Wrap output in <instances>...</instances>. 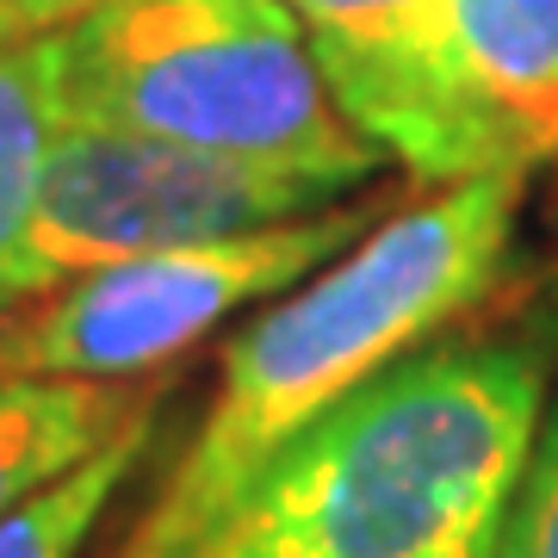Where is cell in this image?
Masks as SVG:
<instances>
[{
    "label": "cell",
    "mask_w": 558,
    "mask_h": 558,
    "mask_svg": "<svg viewBox=\"0 0 558 558\" xmlns=\"http://www.w3.org/2000/svg\"><path fill=\"white\" fill-rule=\"evenodd\" d=\"M521 193L527 168L435 186L260 311L223 348L218 391L119 558H180L304 422L465 317L509 267Z\"/></svg>",
    "instance_id": "2"
},
{
    "label": "cell",
    "mask_w": 558,
    "mask_h": 558,
    "mask_svg": "<svg viewBox=\"0 0 558 558\" xmlns=\"http://www.w3.org/2000/svg\"><path fill=\"white\" fill-rule=\"evenodd\" d=\"M57 119L304 168L360 193L385 168L336 106L286 0H100L44 32Z\"/></svg>",
    "instance_id": "3"
},
{
    "label": "cell",
    "mask_w": 558,
    "mask_h": 558,
    "mask_svg": "<svg viewBox=\"0 0 558 558\" xmlns=\"http://www.w3.org/2000/svg\"><path fill=\"white\" fill-rule=\"evenodd\" d=\"M497 558H558V403L539 416L527 472H521L515 502L502 515Z\"/></svg>",
    "instance_id": "11"
},
{
    "label": "cell",
    "mask_w": 558,
    "mask_h": 558,
    "mask_svg": "<svg viewBox=\"0 0 558 558\" xmlns=\"http://www.w3.org/2000/svg\"><path fill=\"white\" fill-rule=\"evenodd\" d=\"M156 440V403L137 422H124L100 453H87L75 472H62L57 484H44L38 497H25L20 509L0 515V558H81L106 509L119 502L131 472L143 465Z\"/></svg>",
    "instance_id": "10"
},
{
    "label": "cell",
    "mask_w": 558,
    "mask_h": 558,
    "mask_svg": "<svg viewBox=\"0 0 558 558\" xmlns=\"http://www.w3.org/2000/svg\"><path fill=\"white\" fill-rule=\"evenodd\" d=\"M13 20H25L32 32H50V25H69V20H81L87 7H100V0H0Z\"/></svg>",
    "instance_id": "12"
},
{
    "label": "cell",
    "mask_w": 558,
    "mask_h": 558,
    "mask_svg": "<svg viewBox=\"0 0 558 558\" xmlns=\"http://www.w3.org/2000/svg\"><path fill=\"white\" fill-rule=\"evenodd\" d=\"M447 38L502 161L558 156V0H447Z\"/></svg>",
    "instance_id": "7"
},
{
    "label": "cell",
    "mask_w": 558,
    "mask_h": 558,
    "mask_svg": "<svg viewBox=\"0 0 558 558\" xmlns=\"http://www.w3.org/2000/svg\"><path fill=\"white\" fill-rule=\"evenodd\" d=\"M360 230L366 205L341 199L292 223L69 274L0 317V379H143L223 317L329 267Z\"/></svg>",
    "instance_id": "4"
},
{
    "label": "cell",
    "mask_w": 558,
    "mask_h": 558,
    "mask_svg": "<svg viewBox=\"0 0 558 558\" xmlns=\"http://www.w3.org/2000/svg\"><path fill=\"white\" fill-rule=\"evenodd\" d=\"M57 124L44 32L0 7V317L50 292L32 223H38V180Z\"/></svg>",
    "instance_id": "9"
},
{
    "label": "cell",
    "mask_w": 558,
    "mask_h": 558,
    "mask_svg": "<svg viewBox=\"0 0 558 558\" xmlns=\"http://www.w3.org/2000/svg\"><path fill=\"white\" fill-rule=\"evenodd\" d=\"M336 106L422 186L509 168L459 81L447 0H286Z\"/></svg>",
    "instance_id": "6"
},
{
    "label": "cell",
    "mask_w": 558,
    "mask_h": 558,
    "mask_svg": "<svg viewBox=\"0 0 558 558\" xmlns=\"http://www.w3.org/2000/svg\"><path fill=\"white\" fill-rule=\"evenodd\" d=\"M348 199V186L304 168L168 143L119 124H57L38 180V260L50 286L106 260L156 255L292 223Z\"/></svg>",
    "instance_id": "5"
},
{
    "label": "cell",
    "mask_w": 558,
    "mask_h": 558,
    "mask_svg": "<svg viewBox=\"0 0 558 558\" xmlns=\"http://www.w3.org/2000/svg\"><path fill=\"white\" fill-rule=\"evenodd\" d=\"M161 403L137 379H0V515L100 453L124 422Z\"/></svg>",
    "instance_id": "8"
},
{
    "label": "cell",
    "mask_w": 558,
    "mask_h": 558,
    "mask_svg": "<svg viewBox=\"0 0 558 558\" xmlns=\"http://www.w3.org/2000/svg\"><path fill=\"white\" fill-rule=\"evenodd\" d=\"M539 398L521 348L422 341L304 422L180 558H497Z\"/></svg>",
    "instance_id": "1"
}]
</instances>
